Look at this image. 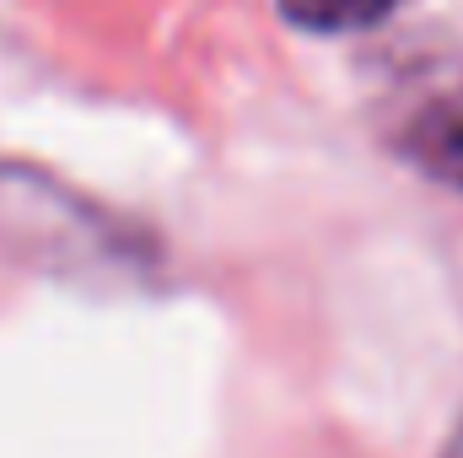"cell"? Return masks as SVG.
Returning a JSON list of instances; mask_svg holds the SVG:
<instances>
[{
    "mask_svg": "<svg viewBox=\"0 0 463 458\" xmlns=\"http://www.w3.org/2000/svg\"><path fill=\"white\" fill-rule=\"evenodd\" d=\"M0 243L16 264L92 291L140 286L156 270L151 232L27 162H0Z\"/></svg>",
    "mask_w": 463,
    "mask_h": 458,
    "instance_id": "1",
    "label": "cell"
},
{
    "mask_svg": "<svg viewBox=\"0 0 463 458\" xmlns=\"http://www.w3.org/2000/svg\"><path fill=\"white\" fill-rule=\"evenodd\" d=\"M399 157L426 178L463 189V81L426 92L399 124Z\"/></svg>",
    "mask_w": 463,
    "mask_h": 458,
    "instance_id": "2",
    "label": "cell"
},
{
    "mask_svg": "<svg viewBox=\"0 0 463 458\" xmlns=\"http://www.w3.org/2000/svg\"><path fill=\"white\" fill-rule=\"evenodd\" d=\"M404 0H280L286 22L302 33H366L377 22H388Z\"/></svg>",
    "mask_w": 463,
    "mask_h": 458,
    "instance_id": "3",
    "label": "cell"
},
{
    "mask_svg": "<svg viewBox=\"0 0 463 458\" xmlns=\"http://www.w3.org/2000/svg\"><path fill=\"white\" fill-rule=\"evenodd\" d=\"M442 458H463V426H458V437H453V443L442 448Z\"/></svg>",
    "mask_w": 463,
    "mask_h": 458,
    "instance_id": "4",
    "label": "cell"
}]
</instances>
